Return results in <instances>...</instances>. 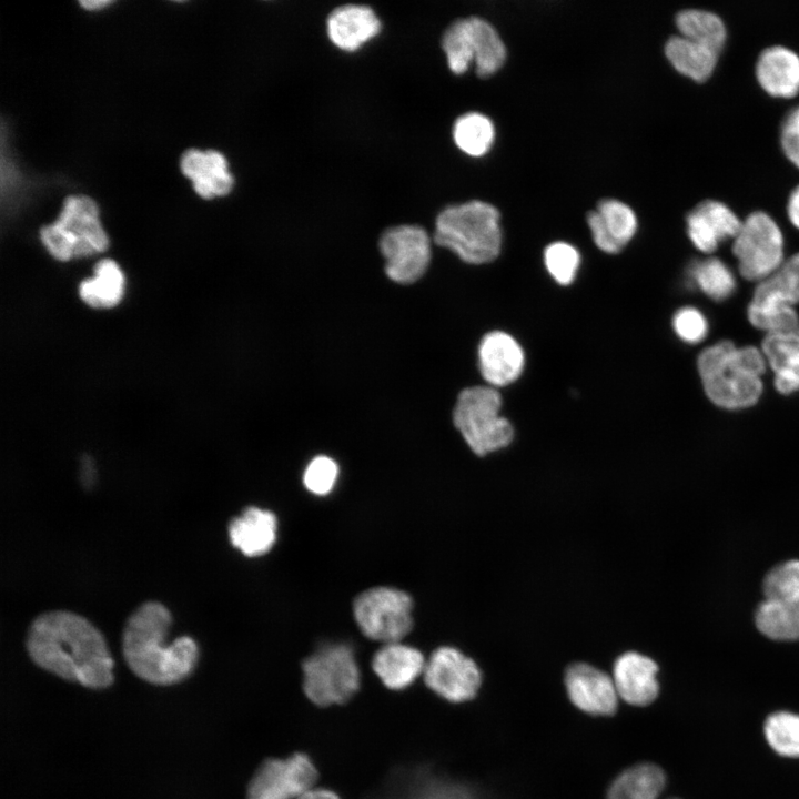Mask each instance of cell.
<instances>
[{
  "mask_svg": "<svg viewBox=\"0 0 799 799\" xmlns=\"http://www.w3.org/2000/svg\"><path fill=\"white\" fill-rule=\"evenodd\" d=\"M40 241L60 262L104 252L109 237L99 216L98 204L88 195H69L58 218L40 229Z\"/></svg>",
  "mask_w": 799,
  "mask_h": 799,
  "instance_id": "5b68a950",
  "label": "cell"
},
{
  "mask_svg": "<svg viewBox=\"0 0 799 799\" xmlns=\"http://www.w3.org/2000/svg\"><path fill=\"white\" fill-rule=\"evenodd\" d=\"M658 666L647 656L627 651L619 656L613 669L618 696L634 706H646L658 696Z\"/></svg>",
  "mask_w": 799,
  "mask_h": 799,
  "instance_id": "d6986e66",
  "label": "cell"
},
{
  "mask_svg": "<svg viewBox=\"0 0 799 799\" xmlns=\"http://www.w3.org/2000/svg\"><path fill=\"white\" fill-rule=\"evenodd\" d=\"M425 658L415 647L401 641L384 644L373 656L372 668L390 689L408 687L424 672Z\"/></svg>",
  "mask_w": 799,
  "mask_h": 799,
  "instance_id": "7402d4cb",
  "label": "cell"
},
{
  "mask_svg": "<svg viewBox=\"0 0 799 799\" xmlns=\"http://www.w3.org/2000/svg\"><path fill=\"white\" fill-rule=\"evenodd\" d=\"M587 222L596 245L604 252L614 254L618 253L623 247L614 240L606 229L600 214L591 211L587 215Z\"/></svg>",
  "mask_w": 799,
  "mask_h": 799,
  "instance_id": "f35d334b",
  "label": "cell"
},
{
  "mask_svg": "<svg viewBox=\"0 0 799 799\" xmlns=\"http://www.w3.org/2000/svg\"><path fill=\"white\" fill-rule=\"evenodd\" d=\"M171 614L161 603L148 601L128 618L123 631V655L130 669L154 685H172L194 669L199 651L195 641L179 637L165 644Z\"/></svg>",
  "mask_w": 799,
  "mask_h": 799,
  "instance_id": "7a4b0ae2",
  "label": "cell"
},
{
  "mask_svg": "<svg viewBox=\"0 0 799 799\" xmlns=\"http://www.w3.org/2000/svg\"><path fill=\"white\" fill-rule=\"evenodd\" d=\"M799 303V252L785 260L770 276L759 282L747 309L752 326L768 333L799 326L795 305Z\"/></svg>",
  "mask_w": 799,
  "mask_h": 799,
  "instance_id": "9c48e42d",
  "label": "cell"
},
{
  "mask_svg": "<svg viewBox=\"0 0 799 799\" xmlns=\"http://www.w3.org/2000/svg\"><path fill=\"white\" fill-rule=\"evenodd\" d=\"M740 62V60H739ZM738 71H739V63H738ZM737 84H738V78H737ZM730 100L737 101V95H730Z\"/></svg>",
  "mask_w": 799,
  "mask_h": 799,
  "instance_id": "ee69618b",
  "label": "cell"
},
{
  "mask_svg": "<svg viewBox=\"0 0 799 799\" xmlns=\"http://www.w3.org/2000/svg\"><path fill=\"white\" fill-rule=\"evenodd\" d=\"M761 351L775 373V387L789 395L799 391V326L766 334Z\"/></svg>",
  "mask_w": 799,
  "mask_h": 799,
  "instance_id": "cb8c5ba5",
  "label": "cell"
},
{
  "mask_svg": "<svg viewBox=\"0 0 799 799\" xmlns=\"http://www.w3.org/2000/svg\"><path fill=\"white\" fill-rule=\"evenodd\" d=\"M423 674L426 685L434 692L453 702L472 699L482 682L475 661L458 649L447 646L433 651Z\"/></svg>",
  "mask_w": 799,
  "mask_h": 799,
  "instance_id": "4fadbf2b",
  "label": "cell"
},
{
  "mask_svg": "<svg viewBox=\"0 0 799 799\" xmlns=\"http://www.w3.org/2000/svg\"><path fill=\"white\" fill-rule=\"evenodd\" d=\"M565 686L570 701L590 715H613L618 705V694L613 677L598 668L577 663L565 674Z\"/></svg>",
  "mask_w": 799,
  "mask_h": 799,
  "instance_id": "2e32d148",
  "label": "cell"
},
{
  "mask_svg": "<svg viewBox=\"0 0 799 799\" xmlns=\"http://www.w3.org/2000/svg\"><path fill=\"white\" fill-rule=\"evenodd\" d=\"M597 212L610 235L624 247L637 231L635 212L627 204L614 199L600 201Z\"/></svg>",
  "mask_w": 799,
  "mask_h": 799,
  "instance_id": "836d02e7",
  "label": "cell"
},
{
  "mask_svg": "<svg viewBox=\"0 0 799 799\" xmlns=\"http://www.w3.org/2000/svg\"><path fill=\"white\" fill-rule=\"evenodd\" d=\"M380 250L385 257L386 275L394 282L409 284L426 271L431 260V241L418 225H397L381 236Z\"/></svg>",
  "mask_w": 799,
  "mask_h": 799,
  "instance_id": "8fae6325",
  "label": "cell"
},
{
  "mask_svg": "<svg viewBox=\"0 0 799 799\" xmlns=\"http://www.w3.org/2000/svg\"><path fill=\"white\" fill-rule=\"evenodd\" d=\"M754 73L768 97L785 101L799 98V53L792 48L779 43L767 45L756 59Z\"/></svg>",
  "mask_w": 799,
  "mask_h": 799,
  "instance_id": "9a60e30c",
  "label": "cell"
},
{
  "mask_svg": "<svg viewBox=\"0 0 799 799\" xmlns=\"http://www.w3.org/2000/svg\"><path fill=\"white\" fill-rule=\"evenodd\" d=\"M685 221L689 241L705 254H711L722 242L734 240L742 225L740 215L718 199L701 200L688 211Z\"/></svg>",
  "mask_w": 799,
  "mask_h": 799,
  "instance_id": "5bb4252c",
  "label": "cell"
},
{
  "mask_svg": "<svg viewBox=\"0 0 799 799\" xmlns=\"http://www.w3.org/2000/svg\"><path fill=\"white\" fill-rule=\"evenodd\" d=\"M779 143L786 159L799 170V101L787 110L780 122Z\"/></svg>",
  "mask_w": 799,
  "mask_h": 799,
  "instance_id": "74e56055",
  "label": "cell"
},
{
  "mask_svg": "<svg viewBox=\"0 0 799 799\" xmlns=\"http://www.w3.org/2000/svg\"><path fill=\"white\" fill-rule=\"evenodd\" d=\"M731 252L744 279H767L785 262V237L778 221L765 210L750 211L732 240Z\"/></svg>",
  "mask_w": 799,
  "mask_h": 799,
  "instance_id": "ba28073f",
  "label": "cell"
},
{
  "mask_svg": "<svg viewBox=\"0 0 799 799\" xmlns=\"http://www.w3.org/2000/svg\"><path fill=\"white\" fill-rule=\"evenodd\" d=\"M303 689L318 706L347 701L360 687V669L346 644L322 646L302 664Z\"/></svg>",
  "mask_w": 799,
  "mask_h": 799,
  "instance_id": "52a82bcc",
  "label": "cell"
},
{
  "mask_svg": "<svg viewBox=\"0 0 799 799\" xmlns=\"http://www.w3.org/2000/svg\"><path fill=\"white\" fill-rule=\"evenodd\" d=\"M180 170L204 200L229 194L234 184L226 158L216 150H185L180 158Z\"/></svg>",
  "mask_w": 799,
  "mask_h": 799,
  "instance_id": "ac0fdd59",
  "label": "cell"
},
{
  "mask_svg": "<svg viewBox=\"0 0 799 799\" xmlns=\"http://www.w3.org/2000/svg\"><path fill=\"white\" fill-rule=\"evenodd\" d=\"M544 262L552 277L562 285L570 284L580 263L579 252L566 242H554L544 252Z\"/></svg>",
  "mask_w": 799,
  "mask_h": 799,
  "instance_id": "e575fe53",
  "label": "cell"
},
{
  "mask_svg": "<svg viewBox=\"0 0 799 799\" xmlns=\"http://www.w3.org/2000/svg\"><path fill=\"white\" fill-rule=\"evenodd\" d=\"M676 335L688 344L701 342L708 333V322L697 309L687 306L678 310L672 318Z\"/></svg>",
  "mask_w": 799,
  "mask_h": 799,
  "instance_id": "8d00e7d4",
  "label": "cell"
},
{
  "mask_svg": "<svg viewBox=\"0 0 799 799\" xmlns=\"http://www.w3.org/2000/svg\"><path fill=\"white\" fill-rule=\"evenodd\" d=\"M472 45L477 75L495 73L505 62L506 48L495 28L486 20L469 17Z\"/></svg>",
  "mask_w": 799,
  "mask_h": 799,
  "instance_id": "83f0119b",
  "label": "cell"
},
{
  "mask_svg": "<svg viewBox=\"0 0 799 799\" xmlns=\"http://www.w3.org/2000/svg\"><path fill=\"white\" fill-rule=\"evenodd\" d=\"M500 408L502 396L490 386L467 387L457 397L454 425L478 456L502 449L513 441V426L500 415Z\"/></svg>",
  "mask_w": 799,
  "mask_h": 799,
  "instance_id": "8992f818",
  "label": "cell"
},
{
  "mask_svg": "<svg viewBox=\"0 0 799 799\" xmlns=\"http://www.w3.org/2000/svg\"><path fill=\"white\" fill-rule=\"evenodd\" d=\"M317 771L304 754L269 759L252 778L247 799H297L313 788Z\"/></svg>",
  "mask_w": 799,
  "mask_h": 799,
  "instance_id": "7c38bea8",
  "label": "cell"
},
{
  "mask_svg": "<svg viewBox=\"0 0 799 799\" xmlns=\"http://www.w3.org/2000/svg\"><path fill=\"white\" fill-rule=\"evenodd\" d=\"M786 218L799 231V183L790 191L786 203Z\"/></svg>",
  "mask_w": 799,
  "mask_h": 799,
  "instance_id": "ab89813d",
  "label": "cell"
},
{
  "mask_svg": "<svg viewBox=\"0 0 799 799\" xmlns=\"http://www.w3.org/2000/svg\"><path fill=\"white\" fill-rule=\"evenodd\" d=\"M665 785V773L658 766L636 765L613 781L607 799H658Z\"/></svg>",
  "mask_w": 799,
  "mask_h": 799,
  "instance_id": "4316f807",
  "label": "cell"
},
{
  "mask_svg": "<svg viewBox=\"0 0 799 799\" xmlns=\"http://www.w3.org/2000/svg\"><path fill=\"white\" fill-rule=\"evenodd\" d=\"M767 366L761 348L737 347L730 341L705 348L697 360L707 397L726 409L747 408L759 401Z\"/></svg>",
  "mask_w": 799,
  "mask_h": 799,
  "instance_id": "3957f363",
  "label": "cell"
},
{
  "mask_svg": "<svg viewBox=\"0 0 799 799\" xmlns=\"http://www.w3.org/2000/svg\"><path fill=\"white\" fill-rule=\"evenodd\" d=\"M675 26L680 36L708 45L718 52L725 50L729 31L725 19L708 8H686L675 16Z\"/></svg>",
  "mask_w": 799,
  "mask_h": 799,
  "instance_id": "484cf974",
  "label": "cell"
},
{
  "mask_svg": "<svg viewBox=\"0 0 799 799\" xmlns=\"http://www.w3.org/2000/svg\"><path fill=\"white\" fill-rule=\"evenodd\" d=\"M442 47L451 71L464 73L474 61L469 18L458 19L446 29Z\"/></svg>",
  "mask_w": 799,
  "mask_h": 799,
  "instance_id": "1f68e13d",
  "label": "cell"
},
{
  "mask_svg": "<svg viewBox=\"0 0 799 799\" xmlns=\"http://www.w3.org/2000/svg\"><path fill=\"white\" fill-rule=\"evenodd\" d=\"M434 240L466 263H488L502 247L499 212L478 200L449 205L436 218Z\"/></svg>",
  "mask_w": 799,
  "mask_h": 799,
  "instance_id": "277c9868",
  "label": "cell"
},
{
  "mask_svg": "<svg viewBox=\"0 0 799 799\" xmlns=\"http://www.w3.org/2000/svg\"><path fill=\"white\" fill-rule=\"evenodd\" d=\"M525 355L509 334L493 331L483 336L478 346V365L483 378L492 386H506L522 374Z\"/></svg>",
  "mask_w": 799,
  "mask_h": 799,
  "instance_id": "e0dca14e",
  "label": "cell"
},
{
  "mask_svg": "<svg viewBox=\"0 0 799 799\" xmlns=\"http://www.w3.org/2000/svg\"><path fill=\"white\" fill-rule=\"evenodd\" d=\"M692 282L708 297L715 301L728 299L736 289L731 270L718 257H706L690 266Z\"/></svg>",
  "mask_w": 799,
  "mask_h": 799,
  "instance_id": "4dcf8cb0",
  "label": "cell"
},
{
  "mask_svg": "<svg viewBox=\"0 0 799 799\" xmlns=\"http://www.w3.org/2000/svg\"><path fill=\"white\" fill-rule=\"evenodd\" d=\"M664 52L674 70L696 84H704L714 77L721 57L717 50L679 33L667 39Z\"/></svg>",
  "mask_w": 799,
  "mask_h": 799,
  "instance_id": "44dd1931",
  "label": "cell"
},
{
  "mask_svg": "<svg viewBox=\"0 0 799 799\" xmlns=\"http://www.w3.org/2000/svg\"><path fill=\"white\" fill-rule=\"evenodd\" d=\"M276 516L257 507H247L229 525L231 544L247 557L266 554L276 540Z\"/></svg>",
  "mask_w": 799,
  "mask_h": 799,
  "instance_id": "603a6c76",
  "label": "cell"
},
{
  "mask_svg": "<svg viewBox=\"0 0 799 799\" xmlns=\"http://www.w3.org/2000/svg\"><path fill=\"white\" fill-rule=\"evenodd\" d=\"M455 144L466 154L481 156L492 146L495 128L489 118L482 113L469 112L461 115L454 123Z\"/></svg>",
  "mask_w": 799,
  "mask_h": 799,
  "instance_id": "f546056e",
  "label": "cell"
},
{
  "mask_svg": "<svg viewBox=\"0 0 799 799\" xmlns=\"http://www.w3.org/2000/svg\"><path fill=\"white\" fill-rule=\"evenodd\" d=\"M719 115H720V107H719ZM720 136H721V130H720ZM720 141H721V144H722V143H724V144H725V143L727 144V140H726V139H722V140H721V138H720Z\"/></svg>",
  "mask_w": 799,
  "mask_h": 799,
  "instance_id": "f6af8a7d",
  "label": "cell"
},
{
  "mask_svg": "<svg viewBox=\"0 0 799 799\" xmlns=\"http://www.w3.org/2000/svg\"><path fill=\"white\" fill-rule=\"evenodd\" d=\"M381 22L372 8L363 4H344L335 8L327 18V34L340 49L354 51L374 38Z\"/></svg>",
  "mask_w": 799,
  "mask_h": 799,
  "instance_id": "ffe728a7",
  "label": "cell"
},
{
  "mask_svg": "<svg viewBox=\"0 0 799 799\" xmlns=\"http://www.w3.org/2000/svg\"><path fill=\"white\" fill-rule=\"evenodd\" d=\"M27 649L38 666L68 681L92 689L113 681V660L102 634L74 613L39 615L29 627Z\"/></svg>",
  "mask_w": 799,
  "mask_h": 799,
  "instance_id": "6da1fadb",
  "label": "cell"
},
{
  "mask_svg": "<svg viewBox=\"0 0 799 799\" xmlns=\"http://www.w3.org/2000/svg\"><path fill=\"white\" fill-rule=\"evenodd\" d=\"M765 735L770 747L781 756L799 757V716L779 711L768 717Z\"/></svg>",
  "mask_w": 799,
  "mask_h": 799,
  "instance_id": "d6a6232c",
  "label": "cell"
},
{
  "mask_svg": "<svg viewBox=\"0 0 799 799\" xmlns=\"http://www.w3.org/2000/svg\"><path fill=\"white\" fill-rule=\"evenodd\" d=\"M413 600L397 588L364 590L353 603L355 621L367 638L383 644L401 641L413 626Z\"/></svg>",
  "mask_w": 799,
  "mask_h": 799,
  "instance_id": "30bf717a",
  "label": "cell"
},
{
  "mask_svg": "<svg viewBox=\"0 0 799 799\" xmlns=\"http://www.w3.org/2000/svg\"><path fill=\"white\" fill-rule=\"evenodd\" d=\"M124 291V273L112 259L100 260L93 269L92 277L79 284L82 302L98 310L115 307L122 301Z\"/></svg>",
  "mask_w": 799,
  "mask_h": 799,
  "instance_id": "d4e9b609",
  "label": "cell"
},
{
  "mask_svg": "<svg viewBox=\"0 0 799 799\" xmlns=\"http://www.w3.org/2000/svg\"><path fill=\"white\" fill-rule=\"evenodd\" d=\"M113 1L109 0H82L79 4L87 10H99L112 4Z\"/></svg>",
  "mask_w": 799,
  "mask_h": 799,
  "instance_id": "b9f144b4",
  "label": "cell"
},
{
  "mask_svg": "<svg viewBox=\"0 0 799 799\" xmlns=\"http://www.w3.org/2000/svg\"><path fill=\"white\" fill-rule=\"evenodd\" d=\"M297 799H340L338 796L328 789H310Z\"/></svg>",
  "mask_w": 799,
  "mask_h": 799,
  "instance_id": "60d3db41",
  "label": "cell"
},
{
  "mask_svg": "<svg viewBox=\"0 0 799 799\" xmlns=\"http://www.w3.org/2000/svg\"><path fill=\"white\" fill-rule=\"evenodd\" d=\"M718 107H719V104H718ZM719 132H720V115H719ZM720 145H721V141H720ZM722 151H724V153H726V149L720 146L721 154H722Z\"/></svg>",
  "mask_w": 799,
  "mask_h": 799,
  "instance_id": "7bdbcfd3",
  "label": "cell"
},
{
  "mask_svg": "<svg viewBox=\"0 0 799 799\" xmlns=\"http://www.w3.org/2000/svg\"><path fill=\"white\" fill-rule=\"evenodd\" d=\"M337 475V464L331 457L317 456L306 466L303 483L309 492L322 496L333 489Z\"/></svg>",
  "mask_w": 799,
  "mask_h": 799,
  "instance_id": "d590c367",
  "label": "cell"
},
{
  "mask_svg": "<svg viewBox=\"0 0 799 799\" xmlns=\"http://www.w3.org/2000/svg\"><path fill=\"white\" fill-rule=\"evenodd\" d=\"M765 599L799 615V560L772 568L763 580Z\"/></svg>",
  "mask_w": 799,
  "mask_h": 799,
  "instance_id": "f1b7e54d",
  "label": "cell"
}]
</instances>
